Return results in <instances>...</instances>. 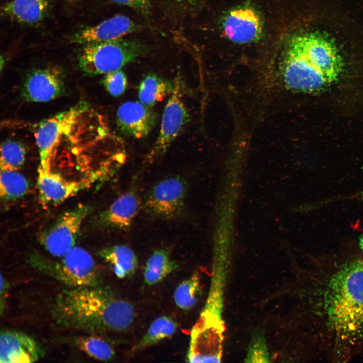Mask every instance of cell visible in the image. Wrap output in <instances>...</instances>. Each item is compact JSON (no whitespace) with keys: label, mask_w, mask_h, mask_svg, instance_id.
Returning <instances> with one entry per match:
<instances>
[{"label":"cell","mask_w":363,"mask_h":363,"mask_svg":"<svg viewBox=\"0 0 363 363\" xmlns=\"http://www.w3.org/2000/svg\"><path fill=\"white\" fill-rule=\"evenodd\" d=\"M49 270L57 280L73 288L97 286L100 280L93 258L79 247H74Z\"/></svg>","instance_id":"obj_6"},{"label":"cell","mask_w":363,"mask_h":363,"mask_svg":"<svg viewBox=\"0 0 363 363\" xmlns=\"http://www.w3.org/2000/svg\"><path fill=\"white\" fill-rule=\"evenodd\" d=\"M358 247L363 254V234H360L358 237Z\"/></svg>","instance_id":"obj_29"},{"label":"cell","mask_w":363,"mask_h":363,"mask_svg":"<svg viewBox=\"0 0 363 363\" xmlns=\"http://www.w3.org/2000/svg\"><path fill=\"white\" fill-rule=\"evenodd\" d=\"M360 198L363 201V191L360 193Z\"/></svg>","instance_id":"obj_31"},{"label":"cell","mask_w":363,"mask_h":363,"mask_svg":"<svg viewBox=\"0 0 363 363\" xmlns=\"http://www.w3.org/2000/svg\"><path fill=\"white\" fill-rule=\"evenodd\" d=\"M140 206L137 194L133 191H128L120 196L101 214L100 220L107 227L120 230L129 229Z\"/></svg>","instance_id":"obj_17"},{"label":"cell","mask_w":363,"mask_h":363,"mask_svg":"<svg viewBox=\"0 0 363 363\" xmlns=\"http://www.w3.org/2000/svg\"><path fill=\"white\" fill-rule=\"evenodd\" d=\"M344 63L326 44L299 34L289 42L281 74L291 90L306 93L322 92L338 81Z\"/></svg>","instance_id":"obj_3"},{"label":"cell","mask_w":363,"mask_h":363,"mask_svg":"<svg viewBox=\"0 0 363 363\" xmlns=\"http://www.w3.org/2000/svg\"><path fill=\"white\" fill-rule=\"evenodd\" d=\"M64 90L63 74L57 67L34 70L24 83L22 95L27 101L45 102L59 96Z\"/></svg>","instance_id":"obj_10"},{"label":"cell","mask_w":363,"mask_h":363,"mask_svg":"<svg viewBox=\"0 0 363 363\" xmlns=\"http://www.w3.org/2000/svg\"><path fill=\"white\" fill-rule=\"evenodd\" d=\"M136 29L134 22L125 15H116L96 25L76 31L69 37L71 43L85 45L122 38Z\"/></svg>","instance_id":"obj_12"},{"label":"cell","mask_w":363,"mask_h":363,"mask_svg":"<svg viewBox=\"0 0 363 363\" xmlns=\"http://www.w3.org/2000/svg\"><path fill=\"white\" fill-rule=\"evenodd\" d=\"M26 178L16 170H2L0 175V196L6 200H15L28 191Z\"/></svg>","instance_id":"obj_22"},{"label":"cell","mask_w":363,"mask_h":363,"mask_svg":"<svg viewBox=\"0 0 363 363\" xmlns=\"http://www.w3.org/2000/svg\"><path fill=\"white\" fill-rule=\"evenodd\" d=\"M53 313L60 325L92 333L124 332L135 318L130 303L97 286L65 290L57 296Z\"/></svg>","instance_id":"obj_2"},{"label":"cell","mask_w":363,"mask_h":363,"mask_svg":"<svg viewBox=\"0 0 363 363\" xmlns=\"http://www.w3.org/2000/svg\"><path fill=\"white\" fill-rule=\"evenodd\" d=\"M200 291L199 276L194 274L176 287L173 294L174 302L180 309L189 310L196 304Z\"/></svg>","instance_id":"obj_23"},{"label":"cell","mask_w":363,"mask_h":363,"mask_svg":"<svg viewBox=\"0 0 363 363\" xmlns=\"http://www.w3.org/2000/svg\"><path fill=\"white\" fill-rule=\"evenodd\" d=\"M315 266L308 294L315 358L341 362L363 356V254Z\"/></svg>","instance_id":"obj_1"},{"label":"cell","mask_w":363,"mask_h":363,"mask_svg":"<svg viewBox=\"0 0 363 363\" xmlns=\"http://www.w3.org/2000/svg\"><path fill=\"white\" fill-rule=\"evenodd\" d=\"M1 154V170H17L24 162L26 151L20 142L8 140L2 144Z\"/></svg>","instance_id":"obj_25"},{"label":"cell","mask_w":363,"mask_h":363,"mask_svg":"<svg viewBox=\"0 0 363 363\" xmlns=\"http://www.w3.org/2000/svg\"><path fill=\"white\" fill-rule=\"evenodd\" d=\"M114 3L124 5L134 8H145L148 0H109Z\"/></svg>","instance_id":"obj_28"},{"label":"cell","mask_w":363,"mask_h":363,"mask_svg":"<svg viewBox=\"0 0 363 363\" xmlns=\"http://www.w3.org/2000/svg\"><path fill=\"white\" fill-rule=\"evenodd\" d=\"M269 357L265 339L262 334L255 335L250 344L247 362H269Z\"/></svg>","instance_id":"obj_27"},{"label":"cell","mask_w":363,"mask_h":363,"mask_svg":"<svg viewBox=\"0 0 363 363\" xmlns=\"http://www.w3.org/2000/svg\"><path fill=\"white\" fill-rule=\"evenodd\" d=\"M187 188L179 176L164 178L156 184L147 195L144 209L150 215L165 220L178 217L186 203Z\"/></svg>","instance_id":"obj_5"},{"label":"cell","mask_w":363,"mask_h":363,"mask_svg":"<svg viewBox=\"0 0 363 363\" xmlns=\"http://www.w3.org/2000/svg\"><path fill=\"white\" fill-rule=\"evenodd\" d=\"M262 20L258 13L248 7L231 11L223 24L226 37L238 43H249L257 39L262 32Z\"/></svg>","instance_id":"obj_15"},{"label":"cell","mask_w":363,"mask_h":363,"mask_svg":"<svg viewBox=\"0 0 363 363\" xmlns=\"http://www.w3.org/2000/svg\"><path fill=\"white\" fill-rule=\"evenodd\" d=\"M182 93L181 81L177 78L163 112L159 135L150 153V158L164 154L188 121L189 114Z\"/></svg>","instance_id":"obj_8"},{"label":"cell","mask_w":363,"mask_h":363,"mask_svg":"<svg viewBox=\"0 0 363 363\" xmlns=\"http://www.w3.org/2000/svg\"><path fill=\"white\" fill-rule=\"evenodd\" d=\"M177 327L176 323L169 317L162 316L156 318L150 324L135 350L144 349L171 337L176 331Z\"/></svg>","instance_id":"obj_21"},{"label":"cell","mask_w":363,"mask_h":363,"mask_svg":"<svg viewBox=\"0 0 363 363\" xmlns=\"http://www.w3.org/2000/svg\"><path fill=\"white\" fill-rule=\"evenodd\" d=\"M75 343L80 349L95 359L108 361L114 356V351L112 347L98 336H80L75 339Z\"/></svg>","instance_id":"obj_24"},{"label":"cell","mask_w":363,"mask_h":363,"mask_svg":"<svg viewBox=\"0 0 363 363\" xmlns=\"http://www.w3.org/2000/svg\"><path fill=\"white\" fill-rule=\"evenodd\" d=\"M52 8V0H10L1 7V16L15 23L33 26L44 21Z\"/></svg>","instance_id":"obj_16"},{"label":"cell","mask_w":363,"mask_h":363,"mask_svg":"<svg viewBox=\"0 0 363 363\" xmlns=\"http://www.w3.org/2000/svg\"><path fill=\"white\" fill-rule=\"evenodd\" d=\"M99 255L112 267L116 276L120 279L134 274L138 265L134 251L125 245H116L101 250Z\"/></svg>","instance_id":"obj_18"},{"label":"cell","mask_w":363,"mask_h":363,"mask_svg":"<svg viewBox=\"0 0 363 363\" xmlns=\"http://www.w3.org/2000/svg\"><path fill=\"white\" fill-rule=\"evenodd\" d=\"M67 3L73 5L77 3L79 0H64Z\"/></svg>","instance_id":"obj_30"},{"label":"cell","mask_w":363,"mask_h":363,"mask_svg":"<svg viewBox=\"0 0 363 363\" xmlns=\"http://www.w3.org/2000/svg\"><path fill=\"white\" fill-rule=\"evenodd\" d=\"M177 267L176 263L171 258L168 250H157L146 261L144 271L145 282L149 286L157 284Z\"/></svg>","instance_id":"obj_19"},{"label":"cell","mask_w":363,"mask_h":363,"mask_svg":"<svg viewBox=\"0 0 363 363\" xmlns=\"http://www.w3.org/2000/svg\"><path fill=\"white\" fill-rule=\"evenodd\" d=\"M37 184L40 199L44 204H57L86 188L92 180H71L51 170L38 167Z\"/></svg>","instance_id":"obj_13"},{"label":"cell","mask_w":363,"mask_h":363,"mask_svg":"<svg viewBox=\"0 0 363 363\" xmlns=\"http://www.w3.org/2000/svg\"><path fill=\"white\" fill-rule=\"evenodd\" d=\"M92 210L80 204L67 211L47 230L41 238L45 249L55 257H63L75 245L81 225Z\"/></svg>","instance_id":"obj_7"},{"label":"cell","mask_w":363,"mask_h":363,"mask_svg":"<svg viewBox=\"0 0 363 363\" xmlns=\"http://www.w3.org/2000/svg\"><path fill=\"white\" fill-rule=\"evenodd\" d=\"M102 83L110 95L117 97L125 92L128 86V80L125 73L120 69L105 74Z\"/></svg>","instance_id":"obj_26"},{"label":"cell","mask_w":363,"mask_h":363,"mask_svg":"<svg viewBox=\"0 0 363 363\" xmlns=\"http://www.w3.org/2000/svg\"><path fill=\"white\" fill-rule=\"evenodd\" d=\"M79 113L78 109L73 108L40 124L35 134L40 157L38 167L45 171L51 170L53 152L62 138L70 131Z\"/></svg>","instance_id":"obj_9"},{"label":"cell","mask_w":363,"mask_h":363,"mask_svg":"<svg viewBox=\"0 0 363 363\" xmlns=\"http://www.w3.org/2000/svg\"><path fill=\"white\" fill-rule=\"evenodd\" d=\"M173 84L154 73H149L141 81L138 86L140 101L151 107L171 94Z\"/></svg>","instance_id":"obj_20"},{"label":"cell","mask_w":363,"mask_h":363,"mask_svg":"<svg viewBox=\"0 0 363 363\" xmlns=\"http://www.w3.org/2000/svg\"><path fill=\"white\" fill-rule=\"evenodd\" d=\"M156 113L138 101H127L118 107L116 122L125 136L140 139L146 137L156 125Z\"/></svg>","instance_id":"obj_11"},{"label":"cell","mask_w":363,"mask_h":363,"mask_svg":"<svg viewBox=\"0 0 363 363\" xmlns=\"http://www.w3.org/2000/svg\"><path fill=\"white\" fill-rule=\"evenodd\" d=\"M42 355L41 347L30 336L16 331H2L1 363L32 362L39 359Z\"/></svg>","instance_id":"obj_14"},{"label":"cell","mask_w":363,"mask_h":363,"mask_svg":"<svg viewBox=\"0 0 363 363\" xmlns=\"http://www.w3.org/2000/svg\"><path fill=\"white\" fill-rule=\"evenodd\" d=\"M177 1H189V2H190V1H193V0H177Z\"/></svg>","instance_id":"obj_32"},{"label":"cell","mask_w":363,"mask_h":363,"mask_svg":"<svg viewBox=\"0 0 363 363\" xmlns=\"http://www.w3.org/2000/svg\"><path fill=\"white\" fill-rule=\"evenodd\" d=\"M145 52L137 42L123 38L83 45L78 57L81 70L91 76L120 70Z\"/></svg>","instance_id":"obj_4"}]
</instances>
